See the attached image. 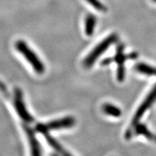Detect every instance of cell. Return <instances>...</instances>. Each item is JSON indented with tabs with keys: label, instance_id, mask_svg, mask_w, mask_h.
Instances as JSON below:
<instances>
[{
	"label": "cell",
	"instance_id": "6da1fadb",
	"mask_svg": "<svg viewBox=\"0 0 156 156\" xmlns=\"http://www.w3.org/2000/svg\"><path fill=\"white\" fill-rule=\"evenodd\" d=\"M15 46L17 51L25 58L34 69L35 73L38 75L44 73L45 66L44 63L26 42L23 40H18L15 43Z\"/></svg>",
	"mask_w": 156,
	"mask_h": 156
},
{
	"label": "cell",
	"instance_id": "7a4b0ae2",
	"mask_svg": "<svg viewBox=\"0 0 156 156\" xmlns=\"http://www.w3.org/2000/svg\"><path fill=\"white\" fill-rule=\"evenodd\" d=\"M156 100V84L155 86L153 87V88L152 89L151 92L148 94L147 98H145V100L142 102L141 106H140V108L137 109L136 112L135 113L133 119L132 121L131 124H130L129 128L126 130L125 137L126 140L130 139L134 134V129L136 125L137 124H139L140 120L141 119V118L143 116V114L146 112V111L151 107L153 103L155 102Z\"/></svg>",
	"mask_w": 156,
	"mask_h": 156
},
{
	"label": "cell",
	"instance_id": "3957f363",
	"mask_svg": "<svg viewBox=\"0 0 156 156\" xmlns=\"http://www.w3.org/2000/svg\"><path fill=\"white\" fill-rule=\"evenodd\" d=\"M12 103L14 106L15 112L21 120L25 124H29L34 122V118L30 113L28 112L27 108L25 102L24 101L23 93L19 87H15L14 90V95H13Z\"/></svg>",
	"mask_w": 156,
	"mask_h": 156
},
{
	"label": "cell",
	"instance_id": "277c9868",
	"mask_svg": "<svg viewBox=\"0 0 156 156\" xmlns=\"http://www.w3.org/2000/svg\"><path fill=\"white\" fill-rule=\"evenodd\" d=\"M75 124V119L73 116H66L58 119L44 124H37L35 131L41 134H44L53 130H59L63 129L71 128Z\"/></svg>",
	"mask_w": 156,
	"mask_h": 156
},
{
	"label": "cell",
	"instance_id": "5b68a950",
	"mask_svg": "<svg viewBox=\"0 0 156 156\" xmlns=\"http://www.w3.org/2000/svg\"><path fill=\"white\" fill-rule=\"evenodd\" d=\"M117 40H118V36L116 34H112L111 36L107 37L106 38H105L103 41H101L85 58L83 62V65L85 66V67H90L94 64V62L96 61L97 58L103 52L106 51L109 46L114 44Z\"/></svg>",
	"mask_w": 156,
	"mask_h": 156
},
{
	"label": "cell",
	"instance_id": "8992f818",
	"mask_svg": "<svg viewBox=\"0 0 156 156\" xmlns=\"http://www.w3.org/2000/svg\"><path fill=\"white\" fill-rule=\"evenodd\" d=\"M23 129L26 134L27 139L28 140L29 145H30L31 154L34 155H39L41 154V146L39 143L38 139L36 136V131L35 129H32L27 124H23Z\"/></svg>",
	"mask_w": 156,
	"mask_h": 156
},
{
	"label": "cell",
	"instance_id": "52a82bcc",
	"mask_svg": "<svg viewBox=\"0 0 156 156\" xmlns=\"http://www.w3.org/2000/svg\"><path fill=\"white\" fill-rule=\"evenodd\" d=\"M135 132L136 134H142L144 135L145 137H147L149 140H151L153 142H156V136L153 134L151 132L149 131V129L146 127L145 125L142 124H137L134 127V133Z\"/></svg>",
	"mask_w": 156,
	"mask_h": 156
},
{
	"label": "cell",
	"instance_id": "ba28073f",
	"mask_svg": "<svg viewBox=\"0 0 156 156\" xmlns=\"http://www.w3.org/2000/svg\"><path fill=\"white\" fill-rule=\"evenodd\" d=\"M96 25V18L93 15H88L85 18V30L87 36H91L94 32V29Z\"/></svg>",
	"mask_w": 156,
	"mask_h": 156
},
{
	"label": "cell",
	"instance_id": "9c48e42d",
	"mask_svg": "<svg viewBox=\"0 0 156 156\" xmlns=\"http://www.w3.org/2000/svg\"><path fill=\"white\" fill-rule=\"evenodd\" d=\"M43 135L45 138H46V140L47 141V142L49 144L50 146H51L54 149H55L56 151H58V153L63 154V155H69V153H67L65 150L64 149L63 147L60 145V144L56 141V140H54L51 136L48 134V132H46V133L43 134Z\"/></svg>",
	"mask_w": 156,
	"mask_h": 156
},
{
	"label": "cell",
	"instance_id": "30bf717a",
	"mask_svg": "<svg viewBox=\"0 0 156 156\" xmlns=\"http://www.w3.org/2000/svg\"><path fill=\"white\" fill-rule=\"evenodd\" d=\"M135 70L138 73L147 76H156V68L144 63L137 64L135 66Z\"/></svg>",
	"mask_w": 156,
	"mask_h": 156
},
{
	"label": "cell",
	"instance_id": "8fae6325",
	"mask_svg": "<svg viewBox=\"0 0 156 156\" xmlns=\"http://www.w3.org/2000/svg\"><path fill=\"white\" fill-rule=\"evenodd\" d=\"M103 110L106 114L114 117H119L122 115V111L120 110V108L110 103H106L103 105Z\"/></svg>",
	"mask_w": 156,
	"mask_h": 156
},
{
	"label": "cell",
	"instance_id": "7c38bea8",
	"mask_svg": "<svg viewBox=\"0 0 156 156\" xmlns=\"http://www.w3.org/2000/svg\"><path fill=\"white\" fill-rule=\"evenodd\" d=\"M86 1L97 10L103 12H105L107 10L106 6L103 5L99 0H86Z\"/></svg>",
	"mask_w": 156,
	"mask_h": 156
},
{
	"label": "cell",
	"instance_id": "4fadbf2b",
	"mask_svg": "<svg viewBox=\"0 0 156 156\" xmlns=\"http://www.w3.org/2000/svg\"><path fill=\"white\" fill-rule=\"evenodd\" d=\"M125 75V69H124V64H119L118 66L117 71V79L119 82H122Z\"/></svg>",
	"mask_w": 156,
	"mask_h": 156
},
{
	"label": "cell",
	"instance_id": "5bb4252c",
	"mask_svg": "<svg viewBox=\"0 0 156 156\" xmlns=\"http://www.w3.org/2000/svg\"><path fill=\"white\" fill-rule=\"evenodd\" d=\"M113 61H114V58H105L104 60H103L102 62H101V65L107 66L112 63Z\"/></svg>",
	"mask_w": 156,
	"mask_h": 156
},
{
	"label": "cell",
	"instance_id": "9a60e30c",
	"mask_svg": "<svg viewBox=\"0 0 156 156\" xmlns=\"http://www.w3.org/2000/svg\"><path fill=\"white\" fill-rule=\"evenodd\" d=\"M153 1H154V2H156V0H153Z\"/></svg>",
	"mask_w": 156,
	"mask_h": 156
}]
</instances>
